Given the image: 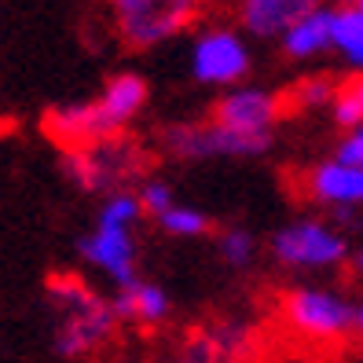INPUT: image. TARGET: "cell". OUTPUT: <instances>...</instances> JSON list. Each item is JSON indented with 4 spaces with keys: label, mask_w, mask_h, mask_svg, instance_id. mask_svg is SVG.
<instances>
[{
    "label": "cell",
    "mask_w": 363,
    "mask_h": 363,
    "mask_svg": "<svg viewBox=\"0 0 363 363\" xmlns=\"http://www.w3.org/2000/svg\"><path fill=\"white\" fill-rule=\"evenodd\" d=\"M48 312L55 352L67 363H92L121 327L111 297H103L89 279L74 272H55L48 279Z\"/></svg>",
    "instance_id": "cell-1"
},
{
    "label": "cell",
    "mask_w": 363,
    "mask_h": 363,
    "mask_svg": "<svg viewBox=\"0 0 363 363\" xmlns=\"http://www.w3.org/2000/svg\"><path fill=\"white\" fill-rule=\"evenodd\" d=\"M147 99H151V84L140 74H114L111 81L99 89L96 99H81V103H62L45 118V133L62 147H89L96 140L118 136L143 114Z\"/></svg>",
    "instance_id": "cell-2"
},
{
    "label": "cell",
    "mask_w": 363,
    "mask_h": 363,
    "mask_svg": "<svg viewBox=\"0 0 363 363\" xmlns=\"http://www.w3.org/2000/svg\"><path fill=\"white\" fill-rule=\"evenodd\" d=\"M140 220H143V209L136 191H114V195L99 202L96 224L77 239L81 261L96 268L106 283H114V290L140 275V246H136Z\"/></svg>",
    "instance_id": "cell-3"
},
{
    "label": "cell",
    "mask_w": 363,
    "mask_h": 363,
    "mask_svg": "<svg viewBox=\"0 0 363 363\" xmlns=\"http://www.w3.org/2000/svg\"><path fill=\"white\" fill-rule=\"evenodd\" d=\"M151 169L147 151L133 140V136H106L96 140L89 147H74V151H62V177H67L77 191L84 195H114V191H129L136 187Z\"/></svg>",
    "instance_id": "cell-4"
},
{
    "label": "cell",
    "mask_w": 363,
    "mask_h": 363,
    "mask_svg": "<svg viewBox=\"0 0 363 363\" xmlns=\"http://www.w3.org/2000/svg\"><path fill=\"white\" fill-rule=\"evenodd\" d=\"M206 0H106L114 30L129 48H158L199 18Z\"/></svg>",
    "instance_id": "cell-5"
},
{
    "label": "cell",
    "mask_w": 363,
    "mask_h": 363,
    "mask_svg": "<svg viewBox=\"0 0 363 363\" xmlns=\"http://www.w3.org/2000/svg\"><path fill=\"white\" fill-rule=\"evenodd\" d=\"M272 136H242L217 121H173L158 133V151L177 162H213V158H261Z\"/></svg>",
    "instance_id": "cell-6"
},
{
    "label": "cell",
    "mask_w": 363,
    "mask_h": 363,
    "mask_svg": "<svg viewBox=\"0 0 363 363\" xmlns=\"http://www.w3.org/2000/svg\"><path fill=\"white\" fill-rule=\"evenodd\" d=\"M250 45L239 30L231 26H209L191 40L187 67L199 84H213V89H235L250 74Z\"/></svg>",
    "instance_id": "cell-7"
},
{
    "label": "cell",
    "mask_w": 363,
    "mask_h": 363,
    "mask_svg": "<svg viewBox=\"0 0 363 363\" xmlns=\"http://www.w3.org/2000/svg\"><path fill=\"white\" fill-rule=\"evenodd\" d=\"M283 319L290 330L312 341H337L352 334L356 323V305H349L341 294L334 290H319V286H297L283 297Z\"/></svg>",
    "instance_id": "cell-8"
},
{
    "label": "cell",
    "mask_w": 363,
    "mask_h": 363,
    "mask_svg": "<svg viewBox=\"0 0 363 363\" xmlns=\"http://www.w3.org/2000/svg\"><path fill=\"white\" fill-rule=\"evenodd\" d=\"M349 253V239L323 220H297L272 235V257L283 268H337Z\"/></svg>",
    "instance_id": "cell-9"
},
{
    "label": "cell",
    "mask_w": 363,
    "mask_h": 363,
    "mask_svg": "<svg viewBox=\"0 0 363 363\" xmlns=\"http://www.w3.org/2000/svg\"><path fill=\"white\" fill-rule=\"evenodd\" d=\"M279 118H283V99L268 89H250V84L228 89L213 103V114H209V121L242 136H272Z\"/></svg>",
    "instance_id": "cell-10"
},
{
    "label": "cell",
    "mask_w": 363,
    "mask_h": 363,
    "mask_svg": "<svg viewBox=\"0 0 363 363\" xmlns=\"http://www.w3.org/2000/svg\"><path fill=\"white\" fill-rule=\"evenodd\" d=\"M301 191L319 202V206H330V209H352L363 206V169L352 165H341V162H319L312 165L308 173L301 177Z\"/></svg>",
    "instance_id": "cell-11"
},
{
    "label": "cell",
    "mask_w": 363,
    "mask_h": 363,
    "mask_svg": "<svg viewBox=\"0 0 363 363\" xmlns=\"http://www.w3.org/2000/svg\"><path fill=\"white\" fill-rule=\"evenodd\" d=\"M111 305H114L118 323H133V327H162L173 315V301H169L165 286L155 279H143V275L118 286Z\"/></svg>",
    "instance_id": "cell-12"
},
{
    "label": "cell",
    "mask_w": 363,
    "mask_h": 363,
    "mask_svg": "<svg viewBox=\"0 0 363 363\" xmlns=\"http://www.w3.org/2000/svg\"><path fill=\"white\" fill-rule=\"evenodd\" d=\"M323 0H239V23L253 37H283V30L301 18L305 11L319 8Z\"/></svg>",
    "instance_id": "cell-13"
},
{
    "label": "cell",
    "mask_w": 363,
    "mask_h": 363,
    "mask_svg": "<svg viewBox=\"0 0 363 363\" xmlns=\"http://www.w3.org/2000/svg\"><path fill=\"white\" fill-rule=\"evenodd\" d=\"M330 26H334V8L319 4V8L305 11L301 18H294L283 30L279 45L290 59H315V55L330 52Z\"/></svg>",
    "instance_id": "cell-14"
},
{
    "label": "cell",
    "mask_w": 363,
    "mask_h": 363,
    "mask_svg": "<svg viewBox=\"0 0 363 363\" xmlns=\"http://www.w3.org/2000/svg\"><path fill=\"white\" fill-rule=\"evenodd\" d=\"M330 48L363 70V11L359 8H334V26H330Z\"/></svg>",
    "instance_id": "cell-15"
},
{
    "label": "cell",
    "mask_w": 363,
    "mask_h": 363,
    "mask_svg": "<svg viewBox=\"0 0 363 363\" xmlns=\"http://www.w3.org/2000/svg\"><path fill=\"white\" fill-rule=\"evenodd\" d=\"M169 239H202V235L213 231V220H209V213L199 209V206H187V202H173L162 217L155 220Z\"/></svg>",
    "instance_id": "cell-16"
},
{
    "label": "cell",
    "mask_w": 363,
    "mask_h": 363,
    "mask_svg": "<svg viewBox=\"0 0 363 363\" xmlns=\"http://www.w3.org/2000/svg\"><path fill=\"white\" fill-rule=\"evenodd\" d=\"M217 253H220V261L235 272H242L253 264V257H257V235H253L250 228H224L217 235Z\"/></svg>",
    "instance_id": "cell-17"
},
{
    "label": "cell",
    "mask_w": 363,
    "mask_h": 363,
    "mask_svg": "<svg viewBox=\"0 0 363 363\" xmlns=\"http://www.w3.org/2000/svg\"><path fill=\"white\" fill-rule=\"evenodd\" d=\"M330 114L341 129H356L363 125V77H352L345 84L334 89V99H330Z\"/></svg>",
    "instance_id": "cell-18"
},
{
    "label": "cell",
    "mask_w": 363,
    "mask_h": 363,
    "mask_svg": "<svg viewBox=\"0 0 363 363\" xmlns=\"http://www.w3.org/2000/svg\"><path fill=\"white\" fill-rule=\"evenodd\" d=\"M136 199H140V209H143V217H151V220H158L162 213L177 202V191L169 187L162 177H143L140 184H136Z\"/></svg>",
    "instance_id": "cell-19"
},
{
    "label": "cell",
    "mask_w": 363,
    "mask_h": 363,
    "mask_svg": "<svg viewBox=\"0 0 363 363\" xmlns=\"http://www.w3.org/2000/svg\"><path fill=\"white\" fill-rule=\"evenodd\" d=\"M334 89H337V84L330 77H305L290 92V99H294V106H327L334 99Z\"/></svg>",
    "instance_id": "cell-20"
},
{
    "label": "cell",
    "mask_w": 363,
    "mask_h": 363,
    "mask_svg": "<svg viewBox=\"0 0 363 363\" xmlns=\"http://www.w3.org/2000/svg\"><path fill=\"white\" fill-rule=\"evenodd\" d=\"M334 162L363 169V125H356V129H349L345 136H341L337 151H334Z\"/></svg>",
    "instance_id": "cell-21"
},
{
    "label": "cell",
    "mask_w": 363,
    "mask_h": 363,
    "mask_svg": "<svg viewBox=\"0 0 363 363\" xmlns=\"http://www.w3.org/2000/svg\"><path fill=\"white\" fill-rule=\"evenodd\" d=\"M349 268H352V275H363V250L349 253Z\"/></svg>",
    "instance_id": "cell-22"
},
{
    "label": "cell",
    "mask_w": 363,
    "mask_h": 363,
    "mask_svg": "<svg viewBox=\"0 0 363 363\" xmlns=\"http://www.w3.org/2000/svg\"><path fill=\"white\" fill-rule=\"evenodd\" d=\"M99 363H140L136 356H106V359H99Z\"/></svg>",
    "instance_id": "cell-23"
},
{
    "label": "cell",
    "mask_w": 363,
    "mask_h": 363,
    "mask_svg": "<svg viewBox=\"0 0 363 363\" xmlns=\"http://www.w3.org/2000/svg\"><path fill=\"white\" fill-rule=\"evenodd\" d=\"M352 330H356V334H359V337H363V305H359V308H356V323H352Z\"/></svg>",
    "instance_id": "cell-24"
},
{
    "label": "cell",
    "mask_w": 363,
    "mask_h": 363,
    "mask_svg": "<svg viewBox=\"0 0 363 363\" xmlns=\"http://www.w3.org/2000/svg\"><path fill=\"white\" fill-rule=\"evenodd\" d=\"M356 4V0H337V8H352Z\"/></svg>",
    "instance_id": "cell-25"
},
{
    "label": "cell",
    "mask_w": 363,
    "mask_h": 363,
    "mask_svg": "<svg viewBox=\"0 0 363 363\" xmlns=\"http://www.w3.org/2000/svg\"><path fill=\"white\" fill-rule=\"evenodd\" d=\"M169 363H199V359H187V356H180V359H169Z\"/></svg>",
    "instance_id": "cell-26"
},
{
    "label": "cell",
    "mask_w": 363,
    "mask_h": 363,
    "mask_svg": "<svg viewBox=\"0 0 363 363\" xmlns=\"http://www.w3.org/2000/svg\"><path fill=\"white\" fill-rule=\"evenodd\" d=\"M352 8H359V11H363V0H356V4H352Z\"/></svg>",
    "instance_id": "cell-27"
}]
</instances>
